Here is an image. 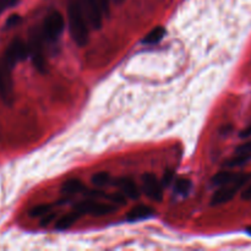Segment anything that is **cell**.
<instances>
[{
  "mask_svg": "<svg viewBox=\"0 0 251 251\" xmlns=\"http://www.w3.org/2000/svg\"><path fill=\"white\" fill-rule=\"evenodd\" d=\"M19 22H21V16H20V15L14 14L6 20V24L5 25H6L7 28H11V27L17 26V24H19Z\"/></svg>",
  "mask_w": 251,
  "mask_h": 251,
  "instance_id": "cell-21",
  "label": "cell"
},
{
  "mask_svg": "<svg viewBox=\"0 0 251 251\" xmlns=\"http://www.w3.org/2000/svg\"><path fill=\"white\" fill-rule=\"evenodd\" d=\"M242 198L247 201H251V185L248 186V188L243 191Z\"/></svg>",
  "mask_w": 251,
  "mask_h": 251,
  "instance_id": "cell-25",
  "label": "cell"
},
{
  "mask_svg": "<svg viewBox=\"0 0 251 251\" xmlns=\"http://www.w3.org/2000/svg\"><path fill=\"white\" fill-rule=\"evenodd\" d=\"M10 70L11 69L7 68L4 61H0V96L6 102H10V98L12 97V81Z\"/></svg>",
  "mask_w": 251,
  "mask_h": 251,
  "instance_id": "cell-9",
  "label": "cell"
},
{
  "mask_svg": "<svg viewBox=\"0 0 251 251\" xmlns=\"http://www.w3.org/2000/svg\"><path fill=\"white\" fill-rule=\"evenodd\" d=\"M78 217H80V215H78L76 211L75 212H71V213H68V215L63 216V217L59 218V220L56 221L55 229L60 230V232L69 229V228H71L74 225H75V222L77 221Z\"/></svg>",
  "mask_w": 251,
  "mask_h": 251,
  "instance_id": "cell-13",
  "label": "cell"
},
{
  "mask_svg": "<svg viewBox=\"0 0 251 251\" xmlns=\"http://www.w3.org/2000/svg\"><path fill=\"white\" fill-rule=\"evenodd\" d=\"M17 1H19V0H0V15H1L5 10L14 6Z\"/></svg>",
  "mask_w": 251,
  "mask_h": 251,
  "instance_id": "cell-22",
  "label": "cell"
},
{
  "mask_svg": "<svg viewBox=\"0 0 251 251\" xmlns=\"http://www.w3.org/2000/svg\"><path fill=\"white\" fill-rule=\"evenodd\" d=\"M55 213H53L50 211V212H48L47 215L43 216V218H42V222H41V226L42 227H46V226H49L51 222H54V220H55Z\"/></svg>",
  "mask_w": 251,
  "mask_h": 251,
  "instance_id": "cell-23",
  "label": "cell"
},
{
  "mask_svg": "<svg viewBox=\"0 0 251 251\" xmlns=\"http://www.w3.org/2000/svg\"><path fill=\"white\" fill-rule=\"evenodd\" d=\"M29 55L28 46L26 42L21 38H15L11 43L7 46L5 50L4 63L9 69H12L17 63L25 60Z\"/></svg>",
  "mask_w": 251,
  "mask_h": 251,
  "instance_id": "cell-4",
  "label": "cell"
},
{
  "mask_svg": "<svg viewBox=\"0 0 251 251\" xmlns=\"http://www.w3.org/2000/svg\"><path fill=\"white\" fill-rule=\"evenodd\" d=\"M152 216H154V210L151 206L139 205L135 206L134 208L130 210V212L126 216V221L130 223H134L139 222V221L147 220V218H151Z\"/></svg>",
  "mask_w": 251,
  "mask_h": 251,
  "instance_id": "cell-11",
  "label": "cell"
},
{
  "mask_svg": "<svg viewBox=\"0 0 251 251\" xmlns=\"http://www.w3.org/2000/svg\"><path fill=\"white\" fill-rule=\"evenodd\" d=\"M174 190L178 195L186 196L191 190V181L185 178L176 179V184H174Z\"/></svg>",
  "mask_w": 251,
  "mask_h": 251,
  "instance_id": "cell-16",
  "label": "cell"
},
{
  "mask_svg": "<svg viewBox=\"0 0 251 251\" xmlns=\"http://www.w3.org/2000/svg\"><path fill=\"white\" fill-rule=\"evenodd\" d=\"M83 184L78 179H69L64 183L61 191L66 195H74V194H78L83 190Z\"/></svg>",
  "mask_w": 251,
  "mask_h": 251,
  "instance_id": "cell-15",
  "label": "cell"
},
{
  "mask_svg": "<svg viewBox=\"0 0 251 251\" xmlns=\"http://www.w3.org/2000/svg\"><path fill=\"white\" fill-rule=\"evenodd\" d=\"M142 183H144L145 194L151 199L152 201L161 202L163 200V190L158 179L151 173H146L142 176Z\"/></svg>",
  "mask_w": 251,
  "mask_h": 251,
  "instance_id": "cell-7",
  "label": "cell"
},
{
  "mask_svg": "<svg viewBox=\"0 0 251 251\" xmlns=\"http://www.w3.org/2000/svg\"><path fill=\"white\" fill-rule=\"evenodd\" d=\"M27 46H28L29 55L32 56L34 66L39 71L44 73L46 71V56H44L43 50V41H42L41 34H39V32L37 29L31 33L29 42L27 43Z\"/></svg>",
  "mask_w": 251,
  "mask_h": 251,
  "instance_id": "cell-5",
  "label": "cell"
},
{
  "mask_svg": "<svg viewBox=\"0 0 251 251\" xmlns=\"http://www.w3.org/2000/svg\"><path fill=\"white\" fill-rule=\"evenodd\" d=\"M65 29V19L59 11H53L46 17L43 24V37L49 42H55L60 38Z\"/></svg>",
  "mask_w": 251,
  "mask_h": 251,
  "instance_id": "cell-3",
  "label": "cell"
},
{
  "mask_svg": "<svg viewBox=\"0 0 251 251\" xmlns=\"http://www.w3.org/2000/svg\"><path fill=\"white\" fill-rule=\"evenodd\" d=\"M51 210V206L50 205H38L36 207H33L31 210V217H43L44 215H47L48 212H50Z\"/></svg>",
  "mask_w": 251,
  "mask_h": 251,
  "instance_id": "cell-19",
  "label": "cell"
},
{
  "mask_svg": "<svg viewBox=\"0 0 251 251\" xmlns=\"http://www.w3.org/2000/svg\"><path fill=\"white\" fill-rule=\"evenodd\" d=\"M239 136L242 137V139H248V137L251 136V124L248 125V126L245 127L242 132H240Z\"/></svg>",
  "mask_w": 251,
  "mask_h": 251,
  "instance_id": "cell-24",
  "label": "cell"
},
{
  "mask_svg": "<svg viewBox=\"0 0 251 251\" xmlns=\"http://www.w3.org/2000/svg\"><path fill=\"white\" fill-rule=\"evenodd\" d=\"M115 185L120 189L122 194L126 198L131 199V200H137L140 198L139 188H137L136 183L130 178H120L115 181Z\"/></svg>",
  "mask_w": 251,
  "mask_h": 251,
  "instance_id": "cell-10",
  "label": "cell"
},
{
  "mask_svg": "<svg viewBox=\"0 0 251 251\" xmlns=\"http://www.w3.org/2000/svg\"><path fill=\"white\" fill-rule=\"evenodd\" d=\"M83 10H85L86 16L93 25V27L100 28L102 26V14L103 10L100 6V0H85L83 2Z\"/></svg>",
  "mask_w": 251,
  "mask_h": 251,
  "instance_id": "cell-8",
  "label": "cell"
},
{
  "mask_svg": "<svg viewBox=\"0 0 251 251\" xmlns=\"http://www.w3.org/2000/svg\"><path fill=\"white\" fill-rule=\"evenodd\" d=\"M110 183V176L105 172H100L92 176V184L97 188H103Z\"/></svg>",
  "mask_w": 251,
  "mask_h": 251,
  "instance_id": "cell-18",
  "label": "cell"
},
{
  "mask_svg": "<svg viewBox=\"0 0 251 251\" xmlns=\"http://www.w3.org/2000/svg\"><path fill=\"white\" fill-rule=\"evenodd\" d=\"M250 179V176H247V174H240L239 178L237 179L233 183L227 184V185H223L218 189L215 193V195L211 199V203L213 206L221 205V203H226L228 201L232 200L235 196V194L248 183V180Z\"/></svg>",
  "mask_w": 251,
  "mask_h": 251,
  "instance_id": "cell-2",
  "label": "cell"
},
{
  "mask_svg": "<svg viewBox=\"0 0 251 251\" xmlns=\"http://www.w3.org/2000/svg\"><path fill=\"white\" fill-rule=\"evenodd\" d=\"M235 154H250L251 156V140L238 146L235 149Z\"/></svg>",
  "mask_w": 251,
  "mask_h": 251,
  "instance_id": "cell-20",
  "label": "cell"
},
{
  "mask_svg": "<svg viewBox=\"0 0 251 251\" xmlns=\"http://www.w3.org/2000/svg\"><path fill=\"white\" fill-rule=\"evenodd\" d=\"M247 233H248V234L251 235V226H250V227L247 228Z\"/></svg>",
  "mask_w": 251,
  "mask_h": 251,
  "instance_id": "cell-27",
  "label": "cell"
},
{
  "mask_svg": "<svg viewBox=\"0 0 251 251\" xmlns=\"http://www.w3.org/2000/svg\"><path fill=\"white\" fill-rule=\"evenodd\" d=\"M114 1H115V2H122L123 0H114Z\"/></svg>",
  "mask_w": 251,
  "mask_h": 251,
  "instance_id": "cell-28",
  "label": "cell"
},
{
  "mask_svg": "<svg viewBox=\"0 0 251 251\" xmlns=\"http://www.w3.org/2000/svg\"><path fill=\"white\" fill-rule=\"evenodd\" d=\"M172 180H173V173H166V176L163 178L164 185H168L169 183H172Z\"/></svg>",
  "mask_w": 251,
  "mask_h": 251,
  "instance_id": "cell-26",
  "label": "cell"
},
{
  "mask_svg": "<svg viewBox=\"0 0 251 251\" xmlns=\"http://www.w3.org/2000/svg\"><path fill=\"white\" fill-rule=\"evenodd\" d=\"M251 159L250 154H235L233 158L228 159L227 162L225 163V167L227 168H234V167H240L243 164L248 163Z\"/></svg>",
  "mask_w": 251,
  "mask_h": 251,
  "instance_id": "cell-17",
  "label": "cell"
},
{
  "mask_svg": "<svg viewBox=\"0 0 251 251\" xmlns=\"http://www.w3.org/2000/svg\"><path fill=\"white\" fill-rule=\"evenodd\" d=\"M239 176L240 174L232 173V172H227V171L218 172V173L212 178V183L217 186L227 185V184H230L233 183V181L237 180V179L239 178Z\"/></svg>",
  "mask_w": 251,
  "mask_h": 251,
  "instance_id": "cell-12",
  "label": "cell"
},
{
  "mask_svg": "<svg viewBox=\"0 0 251 251\" xmlns=\"http://www.w3.org/2000/svg\"><path fill=\"white\" fill-rule=\"evenodd\" d=\"M164 34H166V29L164 27L158 26L154 27L151 32L147 33V36L144 38V44H147V46H152V44H157L163 39Z\"/></svg>",
  "mask_w": 251,
  "mask_h": 251,
  "instance_id": "cell-14",
  "label": "cell"
},
{
  "mask_svg": "<svg viewBox=\"0 0 251 251\" xmlns=\"http://www.w3.org/2000/svg\"><path fill=\"white\" fill-rule=\"evenodd\" d=\"M117 207L112 203H103V202H95V201H81L80 203L75 206V211L78 215L88 213V215L100 217V216L112 215L115 212Z\"/></svg>",
  "mask_w": 251,
  "mask_h": 251,
  "instance_id": "cell-6",
  "label": "cell"
},
{
  "mask_svg": "<svg viewBox=\"0 0 251 251\" xmlns=\"http://www.w3.org/2000/svg\"><path fill=\"white\" fill-rule=\"evenodd\" d=\"M86 17L87 16H86L82 4L78 0H74L69 4V31H70L73 41L80 47L85 46L88 41V26Z\"/></svg>",
  "mask_w": 251,
  "mask_h": 251,
  "instance_id": "cell-1",
  "label": "cell"
}]
</instances>
